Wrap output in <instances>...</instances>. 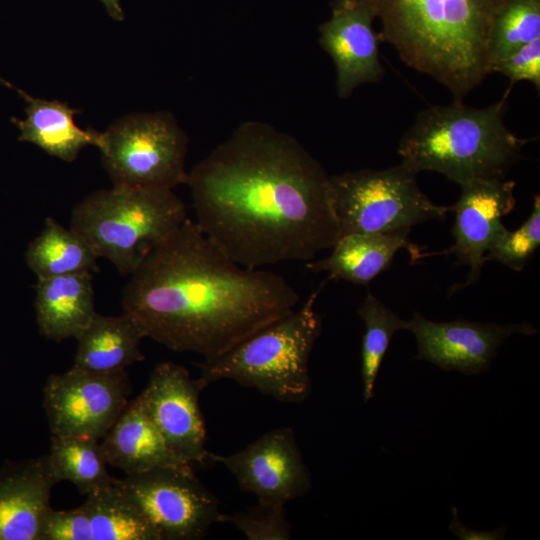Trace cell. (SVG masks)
Wrapping results in <instances>:
<instances>
[{
	"label": "cell",
	"mask_w": 540,
	"mask_h": 540,
	"mask_svg": "<svg viewBox=\"0 0 540 540\" xmlns=\"http://www.w3.org/2000/svg\"><path fill=\"white\" fill-rule=\"evenodd\" d=\"M116 189H171L186 183L188 137L167 111L134 113L101 132L97 147Z\"/></svg>",
	"instance_id": "obj_8"
},
{
	"label": "cell",
	"mask_w": 540,
	"mask_h": 540,
	"mask_svg": "<svg viewBox=\"0 0 540 540\" xmlns=\"http://www.w3.org/2000/svg\"><path fill=\"white\" fill-rule=\"evenodd\" d=\"M100 445L107 464L126 475L159 467H192L170 449L137 398L128 403Z\"/></svg>",
	"instance_id": "obj_17"
},
{
	"label": "cell",
	"mask_w": 540,
	"mask_h": 540,
	"mask_svg": "<svg viewBox=\"0 0 540 540\" xmlns=\"http://www.w3.org/2000/svg\"><path fill=\"white\" fill-rule=\"evenodd\" d=\"M161 540H197L222 522L216 497L190 468L159 467L117 479Z\"/></svg>",
	"instance_id": "obj_9"
},
{
	"label": "cell",
	"mask_w": 540,
	"mask_h": 540,
	"mask_svg": "<svg viewBox=\"0 0 540 540\" xmlns=\"http://www.w3.org/2000/svg\"><path fill=\"white\" fill-rule=\"evenodd\" d=\"M117 479L88 493L81 505L90 524L92 540H161L159 532Z\"/></svg>",
	"instance_id": "obj_22"
},
{
	"label": "cell",
	"mask_w": 540,
	"mask_h": 540,
	"mask_svg": "<svg viewBox=\"0 0 540 540\" xmlns=\"http://www.w3.org/2000/svg\"><path fill=\"white\" fill-rule=\"evenodd\" d=\"M186 184L195 224L242 267L308 262L340 236L330 176L295 137L266 122L238 125Z\"/></svg>",
	"instance_id": "obj_1"
},
{
	"label": "cell",
	"mask_w": 540,
	"mask_h": 540,
	"mask_svg": "<svg viewBox=\"0 0 540 540\" xmlns=\"http://www.w3.org/2000/svg\"><path fill=\"white\" fill-rule=\"evenodd\" d=\"M210 460L223 464L240 489L254 494L258 502L286 505L303 497L312 486L310 471L290 427L268 431L230 455L210 453Z\"/></svg>",
	"instance_id": "obj_12"
},
{
	"label": "cell",
	"mask_w": 540,
	"mask_h": 540,
	"mask_svg": "<svg viewBox=\"0 0 540 540\" xmlns=\"http://www.w3.org/2000/svg\"><path fill=\"white\" fill-rule=\"evenodd\" d=\"M324 283L302 306L270 323L224 353L195 365L204 389L221 379L254 388L274 399L299 403L311 393L310 355L322 322L315 301Z\"/></svg>",
	"instance_id": "obj_5"
},
{
	"label": "cell",
	"mask_w": 540,
	"mask_h": 540,
	"mask_svg": "<svg viewBox=\"0 0 540 540\" xmlns=\"http://www.w3.org/2000/svg\"><path fill=\"white\" fill-rule=\"evenodd\" d=\"M203 390L198 379L172 362L157 364L146 388L137 397L142 409L161 433L170 449L182 460L206 466V428L199 406Z\"/></svg>",
	"instance_id": "obj_11"
},
{
	"label": "cell",
	"mask_w": 540,
	"mask_h": 540,
	"mask_svg": "<svg viewBox=\"0 0 540 540\" xmlns=\"http://www.w3.org/2000/svg\"><path fill=\"white\" fill-rule=\"evenodd\" d=\"M222 522L231 523L249 540L291 539V525L285 505L258 502L245 511L223 514Z\"/></svg>",
	"instance_id": "obj_28"
},
{
	"label": "cell",
	"mask_w": 540,
	"mask_h": 540,
	"mask_svg": "<svg viewBox=\"0 0 540 540\" xmlns=\"http://www.w3.org/2000/svg\"><path fill=\"white\" fill-rule=\"evenodd\" d=\"M537 39H540V0H505L490 31V67Z\"/></svg>",
	"instance_id": "obj_26"
},
{
	"label": "cell",
	"mask_w": 540,
	"mask_h": 540,
	"mask_svg": "<svg viewBox=\"0 0 540 540\" xmlns=\"http://www.w3.org/2000/svg\"><path fill=\"white\" fill-rule=\"evenodd\" d=\"M417 342L416 360L428 361L446 371L479 375L489 370L499 346L514 334L533 336L538 329L528 323H479L466 319L431 321L414 312L408 321Z\"/></svg>",
	"instance_id": "obj_13"
},
{
	"label": "cell",
	"mask_w": 540,
	"mask_h": 540,
	"mask_svg": "<svg viewBox=\"0 0 540 540\" xmlns=\"http://www.w3.org/2000/svg\"><path fill=\"white\" fill-rule=\"evenodd\" d=\"M410 230L341 236L328 257L308 261L306 267L313 272H327L332 279L366 285L389 267L402 248L409 250L413 261L422 258L420 248L409 241Z\"/></svg>",
	"instance_id": "obj_18"
},
{
	"label": "cell",
	"mask_w": 540,
	"mask_h": 540,
	"mask_svg": "<svg viewBox=\"0 0 540 540\" xmlns=\"http://www.w3.org/2000/svg\"><path fill=\"white\" fill-rule=\"evenodd\" d=\"M145 337L142 329L128 313L105 316L96 313L76 338L78 342L74 366L101 374H111L144 360L140 349Z\"/></svg>",
	"instance_id": "obj_21"
},
{
	"label": "cell",
	"mask_w": 540,
	"mask_h": 540,
	"mask_svg": "<svg viewBox=\"0 0 540 540\" xmlns=\"http://www.w3.org/2000/svg\"><path fill=\"white\" fill-rule=\"evenodd\" d=\"M375 18V0H334L331 17L318 28L319 43L335 66L341 99L349 98L358 86L384 77Z\"/></svg>",
	"instance_id": "obj_14"
},
{
	"label": "cell",
	"mask_w": 540,
	"mask_h": 540,
	"mask_svg": "<svg viewBox=\"0 0 540 540\" xmlns=\"http://www.w3.org/2000/svg\"><path fill=\"white\" fill-rule=\"evenodd\" d=\"M515 182L505 179L475 180L460 185L461 194L452 206L455 212L454 243L446 251L469 267L461 287L479 281L485 256L507 228L502 217L515 206Z\"/></svg>",
	"instance_id": "obj_15"
},
{
	"label": "cell",
	"mask_w": 540,
	"mask_h": 540,
	"mask_svg": "<svg viewBox=\"0 0 540 540\" xmlns=\"http://www.w3.org/2000/svg\"><path fill=\"white\" fill-rule=\"evenodd\" d=\"M299 300L284 277L235 263L187 218L130 274L122 306L145 337L207 359L287 315Z\"/></svg>",
	"instance_id": "obj_2"
},
{
	"label": "cell",
	"mask_w": 540,
	"mask_h": 540,
	"mask_svg": "<svg viewBox=\"0 0 540 540\" xmlns=\"http://www.w3.org/2000/svg\"><path fill=\"white\" fill-rule=\"evenodd\" d=\"M357 313L365 324L361 374L363 397L364 401L368 402L374 395L375 382L390 340L397 331L407 329L408 321L401 319L370 291L367 292Z\"/></svg>",
	"instance_id": "obj_25"
},
{
	"label": "cell",
	"mask_w": 540,
	"mask_h": 540,
	"mask_svg": "<svg viewBox=\"0 0 540 540\" xmlns=\"http://www.w3.org/2000/svg\"><path fill=\"white\" fill-rule=\"evenodd\" d=\"M185 203L171 189H102L78 204L70 228L98 257L130 275L150 250L186 219Z\"/></svg>",
	"instance_id": "obj_6"
},
{
	"label": "cell",
	"mask_w": 540,
	"mask_h": 540,
	"mask_svg": "<svg viewBox=\"0 0 540 540\" xmlns=\"http://www.w3.org/2000/svg\"><path fill=\"white\" fill-rule=\"evenodd\" d=\"M47 458L57 482L70 481L87 495L114 481L106 468L99 440L52 435Z\"/></svg>",
	"instance_id": "obj_24"
},
{
	"label": "cell",
	"mask_w": 540,
	"mask_h": 540,
	"mask_svg": "<svg viewBox=\"0 0 540 540\" xmlns=\"http://www.w3.org/2000/svg\"><path fill=\"white\" fill-rule=\"evenodd\" d=\"M505 0H375L379 39L444 85L454 101L490 75L489 36Z\"/></svg>",
	"instance_id": "obj_3"
},
{
	"label": "cell",
	"mask_w": 540,
	"mask_h": 540,
	"mask_svg": "<svg viewBox=\"0 0 540 540\" xmlns=\"http://www.w3.org/2000/svg\"><path fill=\"white\" fill-rule=\"evenodd\" d=\"M92 273L38 279L35 313L39 332L55 342L77 338L94 315Z\"/></svg>",
	"instance_id": "obj_19"
},
{
	"label": "cell",
	"mask_w": 540,
	"mask_h": 540,
	"mask_svg": "<svg viewBox=\"0 0 540 540\" xmlns=\"http://www.w3.org/2000/svg\"><path fill=\"white\" fill-rule=\"evenodd\" d=\"M483 108L453 101L419 112L399 141L403 162L417 173L435 171L459 185L505 179L529 142L505 124L508 95Z\"/></svg>",
	"instance_id": "obj_4"
},
{
	"label": "cell",
	"mask_w": 540,
	"mask_h": 540,
	"mask_svg": "<svg viewBox=\"0 0 540 540\" xmlns=\"http://www.w3.org/2000/svg\"><path fill=\"white\" fill-rule=\"evenodd\" d=\"M101 3L104 5L107 13L117 21H123L124 20V11L120 5L119 0H100Z\"/></svg>",
	"instance_id": "obj_32"
},
{
	"label": "cell",
	"mask_w": 540,
	"mask_h": 540,
	"mask_svg": "<svg viewBox=\"0 0 540 540\" xmlns=\"http://www.w3.org/2000/svg\"><path fill=\"white\" fill-rule=\"evenodd\" d=\"M25 257L38 279L98 271L99 257L91 245L52 217L45 219L42 231L30 242Z\"/></svg>",
	"instance_id": "obj_23"
},
{
	"label": "cell",
	"mask_w": 540,
	"mask_h": 540,
	"mask_svg": "<svg viewBox=\"0 0 540 540\" xmlns=\"http://www.w3.org/2000/svg\"><path fill=\"white\" fill-rule=\"evenodd\" d=\"M417 174L401 161L382 170L361 169L330 176L339 237L411 229L429 220L445 219L452 206L433 203L420 189Z\"/></svg>",
	"instance_id": "obj_7"
},
{
	"label": "cell",
	"mask_w": 540,
	"mask_h": 540,
	"mask_svg": "<svg viewBox=\"0 0 540 540\" xmlns=\"http://www.w3.org/2000/svg\"><path fill=\"white\" fill-rule=\"evenodd\" d=\"M54 478L47 454L0 469V540H39Z\"/></svg>",
	"instance_id": "obj_16"
},
{
	"label": "cell",
	"mask_w": 540,
	"mask_h": 540,
	"mask_svg": "<svg viewBox=\"0 0 540 540\" xmlns=\"http://www.w3.org/2000/svg\"><path fill=\"white\" fill-rule=\"evenodd\" d=\"M508 77L511 85L518 81H530L540 90V39L534 40L496 62L492 68Z\"/></svg>",
	"instance_id": "obj_30"
},
{
	"label": "cell",
	"mask_w": 540,
	"mask_h": 540,
	"mask_svg": "<svg viewBox=\"0 0 540 540\" xmlns=\"http://www.w3.org/2000/svg\"><path fill=\"white\" fill-rule=\"evenodd\" d=\"M39 540H92L90 524L82 506L70 510L50 507L43 518Z\"/></svg>",
	"instance_id": "obj_29"
},
{
	"label": "cell",
	"mask_w": 540,
	"mask_h": 540,
	"mask_svg": "<svg viewBox=\"0 0 540 540\" xmlns=\"http://www.w3.org/2000/svg\"><path fill=\"white\" fill-rule=\"evenodd\" d=\"M0 81L14 88L27 103L26 118L12 119L20 132V141L32 143L65 162L74 161L86 146H99L101 132L80 128L74 121L78 111L68 103L34 98L5 80Z\"/></svg>",
	"instance_id": "obj_20"
},
{
	"label": "cell",
	"mask_w": 540,
	"mask_h": 540,
	"mask_svg": "<svg viewBox=\"0 0 540 540\" xmlns=\"http://www.w3.org/2000/svg\"><path fill=\"white\" fill-rule=\"evenodd\" d=\"M449 530L462 540H498L503 539L506 532L504 526L491 531L472 530L462 524L456 507L452 508V518Z\"/></svg>",
	"instance_id": "obj_31"
},
{
	"label": "cell",
	"mask_w": 540,
	"mask_h": 540,
	"mask_svg": "<svg viewBox=\"0 0 540 540\" xmlns=\"http://www.w3.org/2000/svg\"><path fill=\"white\" fill-rule=\"evenodd\" d=\"M540 245V197L534 195L529 218L515 231L505 233L487 252L484 260L499 262L522 271Z\"/></svg>",
	"instance_id": "obj_27"
},
{
	"label": "cell",
	"mask_w": 540,
	"mask_h": 540,
	"mask_svg": "<svg viewBox=\"0 0 540 540\" xmlns=\"http://www.w3.org/2000/svg\"><path fill=\"white\" fill-rule=\"evenodd\" d=\"M130 393L126 371L101 374L73 365L50 375L43 407L52 435L102 440L128 405Z\"/></svg>",
	"instance_id": "obj_10"
}]
</instances>
